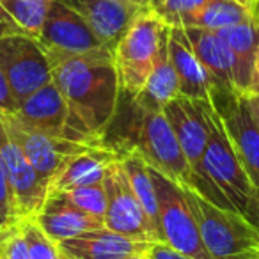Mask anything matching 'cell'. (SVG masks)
<instances>
[{"instance_id": "obj_1", "label": "cell", "mask_w": 259, "mask_h": 259, "mask_svg": "<svg viewBox=\"0 0 259 259\" xmlns=\"http://www.w3.org/2000/svg\"><path fill=\"white\" fill-rule=\"evenodd\" d=\"M47 52L52 69V82L68 103L75 122L93 141L105 144L119 101L121 87L114 64V52L93 54H59Z\"/></svg>"}, {"instance_id": "obj_2", "label": "cell", "mask_w": 259, "mask_h": 259, "mask_svg": "<svg viewBox=\"0 0 259 259\" xmlns=\"http://www.w3.org/2000/svg\"><path fill=\"white\" fill-rule=\"evenodd\" d=\"M122 100L126 103H119L126 108V119L115 141L108 142L107 148L117 155L135 153L149 167L165 174L180 187L192 188L194 170L163 112L142 108L130 98Z\"/></svg>"}, {"instance_id": "obj_3", "label": "cell", "mask_w": 259, "mask_h": 259, "mask_svg": "<svg viewBox=\"0 0 259 259\" xmlns=\"http://www.w3.org/2000/svg\"><path fill=\"white\" fill-rule=\"evenodd\" d=\"M211 259H259V234L243 215L222 209L192 188H183Z\"/></svg>"}, {"instance_id": "obj_4", "label": "cell", "mask_w": 259, "mask_h": 259, "mask_svg": "<svg viewBox=\"0 0 259 259\" xmlns=\"http://www.w3.org/2000/svg\"><path fill=\"white\" fill-rule=\"evenodd\" d=\"M165 23L146 9L114 48L121 96L134 100L142 93L158 55Z\"/></svg>"}, {"instance_id": "obj_5", "label": "cell", "mask_w": 259, "mask_h": 259, "mask_svg": "<svg viewBox=\"0 0 259 259\" xmlns=\"http://www.w3.org/2000/svg\"><path fill=\"white\" fill-rule=\"evenodd\" d=\"M149 170L158 197L160 231L163 243L194 259H211L204 247L197 220L185 197L183 187L153 167H149Z\"/></svg>"}, {"instance_id": "obj_6", "label": "cell", "mask_w": 259, "mask_h": 259, "mask_svg": "<svg viewBox=\"0 0 259 259\" xmlns=\"http://www.w3.org/2000/svg\"><path fill=\"white\" fill-rule=\"evenodd\" d=\"M204 117L208 124V141H206L202 165L211 180L219 185L238 213H243L248 194L252 190L250 180L245 174L240 160L233 149L224 122L211 101H202Z\"/></svg>"}, {"instance_id": "obj_7", "label": "cell", "mask_w": 259, "mask_h": 259, "mask_svg": "<svg viewBox=\"0 0 259 259\" xmlns=\"http://www.w3.org/2000/svg\"><path fill=\"white\" fill-rule=\"evenodd\" d=\"M0 69L18 103L52 80L47 52L29 34L0 37Z\"/></svg>"}, {"instance_id": "obj_8", "label": "cell", "mask_w": 259, "mask_h": 259, "mask_svg": "<svg viewBox=\"0 0 259 259\" xmlns=\"http://www.w3.org/2000/svg\"><path fill=\"white\" fill-rule=\"evenodd\" d=\"M103 183L107 190V211L103 217L105 227L132 240L158 243L155 229L130 185L121 158L114 160L108 165Z\"/></svg>"}, {"instance_id": "obj_9", "label": "cell", "mask_w": 259, "mask_h": 259, "mask_svg": "<svg viewBox=\"0 0 259 259\" xmlns=\"http://www.w3.org/2000/svg\"><path fill=\"white\" fill-rule=\"evenodd\" d=\"M211 103L222 119L234 153L252 187H259V130L250 114L247 98L234 91L213 89Z\"/></svg>"}, {"instance_id": "obj_10", "label": "cell", "mask_w": 259, "mask_h": 259, "mask_svg": "<svg viewBox=\"0 0 259 259\" xmlns=\"http://www.w3.org/2000/svg\"><path fill=\"white\" fill-rule=\"evenodd\" d=\"M4 121L8 134L20 146L23 155L30 162V165L36 169L43 181L52 180L55 172L68 162L69 158L87 151V149L100 148V146L83 144V142L68 141V139L54 137V135L43 134L30 126L23 124L15 114H0Z\"/></svg>"}, {"instance_id": "obj_11", "label": "cell", "mask_w": 259, "mask_h": 259, "mask_svg": "<svg viewBox=\"0 0 259 259\" xmlns=\"http://www.w3.org/2000/svg\"><path fill=\"white\" fill-rule=\"evenodd\" d=\"M0 158L6 169L16 222L32 219L47 201L48 185L47 181L41 180L20 146L8 134L2 117H0Z\"/></svg>"}, {"instance_id": "obj_12", "label": "cell", "mask_w": 259, "mask_h": 259, "mask_svg": "<svg viewBox=\"0 0 259 259\" xmlns=\"http://www.w3.org/2000/svg\"><path fill=\"white\" fill-rule=\"evenodd\" d=\"M15 115L23 124L30 126L37 132H43V134L91 146H105L93 141L89 135H85L80 130V126L73 119L64 96L52 80L47 85L30 94L29 98L20 101L18 112Z\"/></svg>"}, {"instance_id": "obj_13", "label": "cell", "mask_w": 259, "mask_h": 259, "mask_svg": "<svg viewBox=\"0 0 259 259\" xmlns=\"http://www.w3.org/2000/svg\"><path fill=\"white\" fill-rule=\"evenodd\" d=\"M37 39L45 50L59 52V54L80 55L110 50L93 32L85 20L61 0H52L47 20Z\"/></svg>"}, {"instance_id": "obj_14", "label": "cell", "mask_w": 259, "mask_h": 259, "mask_svg": "<svg viewBox=\"0 0 259 259\" xmlns=\"http://www.w3.org/2000/svg\"><path fill=\"white\" fill-rule=\"evenodd\" d=\"M76 11L93 32L114 52L132 23L148 8L126 4L121 0H61Z\"/></svg>"}, {"instance_id": "obj_15", "label": "cell", "mask_w": 259, "mask_h": 259, "mask_svg": "<svg viewBox=\"0 0 259 259\" xmlns=\"http://www.w3.org/2000/svg\"><path fill=\"white\" fill-rule=\"evenodd\" d=\"M32 220L55 245L89 231L105 227L103 220L76 208L61 194L48 195L43 208L32 217Z\"/></svg>"}, {"instance_id": "obj_16", "label": "cell", "mask_w": 259, "mask_h": 259, "mask_svg": "<svg viewBox=\"0 0 259 259\" xmlns=\"http://www.w3.org/2000/svg\"><path fill=\"white\" fill-rule=\"evenodd\" d=\"M167 47H169L170 62L180 82V96L195 101H211V91L215 89V83L204 66L199 62L181 27L169 29Z\"/></svg>"}, {"instance_id": "obj_17", "label": "cell", "mask_w": 259, "mask_h": 259, "mask_svg": "<svg viewBox=\"0 0 259 259\" xmlns=\"http://www.w3.org/2000/svg\"><path fill=\"white\" fill-rule=\"evenodd\" d=\"M151 245V241L132 240L101 227L61 241L57 247L71 259H126L139 252H148Z\"/></svg>"}, {"instance_id": "obj_18", "label": "cell", "mask_w": 259, "mask_h": 259, "mask_svg": "<svg viewBox=\"0 0 259 259\" xmlns=\"http://www.w3.org/2000/svg\"><path fill=\"white\" fill-rule=\"evenodd\" d=\"M117 158V153L107 146L87 149L73 156L48 181V195L61 194V192L85 187V185L101 183L105 181L108 165Z\"/></svg>"}, {"instance_id": "obj_19", "label": "cell", "mask_w": 259, "mask_h": 259, "mask_svg": "<svg viewBox=\"0 0 259 259\" xmlns=\"http://www.w3.org/2000/svg\"><path fill=\"white\" fill-rule=\"evenodd\" d=\"M194 54L209 73L215 89L236 91L234 85V57L227 43L217 32L201 27H183Z\"/></svg>"}, {"instance_id": "obj_20", "label": "cell", "mask_w": 259, "mask_h": 259, "mask_svg": "<svg viewBox=\"0 0 259 259\" xmlns=\"http://www.w3.org/2000/svg\"><path fill=\"white\" fill-rule=\"evenodd\" d=\"M169 29L167 25L163 30L162 43L158 48V55L155 59V64L149 73V78L146 82L142 93L134 101L142 108H149V110H162L170 100L180 96V82H178V75L174 71V66L169 57Z\"/></svg>"}, {"instance_id": "obj_21", "label": "cell", "mask_w": 259, "mask_h": 259, "mask_svg": "<svg viewBox=\"0 0 259 259\" xmlns=\"http://www.w3.org/2000/svg\"><path fill=\"white\" fill-rule=\"evenodd\" d=\"M227 43L234 57V85L240 94H245L250 85L255 57L259 52V27L254 22H245L240 25L217 30Z\"/></svg>"}, {"instance_id": "obj_22", "label": "cell", "mask_w": 259, "mask_h": 259, "mask_svg": "<svg viewBox=\"0 0 259 259\" xmlns=\"http://www.w3.org/2000/svg\"><path fill=\"white\" fill-rule=\"evenodd\" d=\"M119 158H121V163L124 167V172L130 180V185L134 188L139 202L142 204L153 229H155L156 240H158V243H163L162 231H160L158 197H156L155 183H153L149 165L135 153H124V155H119Z\"/></svg>"}, {"instance_id": "obj_23", "label": "cell", "mask_w": 259, "mask_h": 259, "mask_svg": "<svg viewBox=\"0 0 259 259\" xmlns=\"http://www.w3.org/2000/svg\"><path fill=\"white\" fill-rule=\"evenodd\" d=\"M250 20V9L241 0H208L194 16L185 22L183 27H201L217 32Z\"/></svg>"}, {"instance_id": "obj_24", "label": "cell", "mask_w": 259, "mask_h": 259, "mask_svg": "<svg viewBox=\"0 0 259 259\" xmlns=\"http://www.w3.org/2000/svg\"><path fill=\"white\" fill-rule=\"evenodd\" d=\"M0 4L8 9L15 22L29 36L37 39L47 20L52 0H0Z\"/></svg>"}, {"instance_id": "obj_25", "label": "cell", "mask_w": 259, "mask_h": 259, "mask_svg": "<svg viewBox=\"0 0 259 259\" xmlns=\"http://www.w3.org/2000/svg\"><path fill=\"white\" fill-rule=\"evenodd\" d=\"M208 0H149V11L169 27H183ZM250 6L248 0H241Z\"/></svg>"}, {"instance_id": "obj_26", "label": "cell", "mask_w": 259, "mask_h": 259, "mask_svg": "<svg viewBox=\"0 0 259 259\" xmlns=\"http://www.w3.org/2000/svg\"><path fill=\"white\" fill-rule=\"evenodd\" d=\"M61 195L66 201L75 204L76 208L83 209V211L91 213V215L103 220L105 211H107V190H105L103 181H101V183L85 185V187H78V188L61 192Z\"/></svg>"}, {"instance_id": "obj_27", "label": "cell", "mask_w": 259, "mask_h": 259, "mask_svg": "<svg viewBox=\"0 0 259 259\" xmlns=\"http://www.w3.org/2000/svg\"><path fill=\"white\" fill-rule=\"evenodd\" d=\"M20 231L29 247L30 259H59V248L43 231L37 227L32 219L18 220Z\"/></svg>"}, {"instance_id": "obj_28", "label": "cell", "mask_w": 259, "mask_h": 259, "mask_svg": "<svg viewBox=\"0 0 259 259\" xmlns=\"http://www.w3.org/2000/svg\"><path fill=\"white\" fill-rule=\"evenodd\" d=\"M0 259H30L18 222L0 227Z\"/></svg>"}, {"instance_id": "obj_29", "label": "cell", "mask_w": 259, "mask_h": 259, "mask_svg": "<svg viewBox=\"0 0 259 259\" xmlns=\"http://www.w3.org/2000/svg\"><path fill=\"white\" fill-rule=\"evenodd\" d=\"M15 222H16V217H15V209H13L11 192H9L4 163H2V158H0V227L11 226Z\"/></svg>"}, {"instance_id": "obj_30", "label": "cell", "mask_w": 259, "mask_h": 259, "mask_svg": "<svg viewBox=\"0 0 259 259\" xmlns=\"http://www.w3.org/2000/svg\"><path fill=\"white\" fill-rule=\"evenodd\" d=\"M18 112V101L13 94L8 78L0 69V114H16Z\"/></svg>"}, {"instance_id": "obj_31", "label": "cell", "mask_w": 259, "mask_h": 259, "mask_svg": "<svg viewBox=\"0 0 259 259\" xmlns=\"http://www.w3.org/2000/svg\"><path fill=\"white\" fill-rule=\"evenodd\" d=\"M243 219L257 231L259 234V187H252L250 194H248L247 204H245L243 209Z\"/></svg>"}, {"instance_id": "obj_32", "label": "cell", "mask_w": 259, "mask_h": 259, "mask_svg": "<svg viewBox=\"0 0 259 259\" xmlns=\"http://www.w3.org/2000/svg\"><path fill=\"white\" fill-rule=\"evenodd\" d=\"M13 34H27V32L15 22V18L9 15L8 9L0 4V37L13 36Z\"/></svg>"}, {"instance_id": "obj_33", "label": "cell", "mask_w": 259, "mask_h": 259, "mask_svg": "<svg viewBox=\"0 0 259 259\" xmlns=\"http://www.w3.org/2000/svg\"><path fill=\"white\" fill-rule=\"evenodd\" d=\"M149 255H151V259H194L190 255H185L181 252L174 250L172 247L165 243H153L151 248H149Z\"/></svg>"}, {"instance_id": "obj_34", "label": "cell", "mask_w": 259, "mask_h": 259, "mask_svg": "<svg viewBox=\"0 0 259 259\" xmlns=\"http://www.w3.org/2000/svg\"><path fill=\"white\" fill-rule=\"evenodd\" d=\"M245 94H259V52H257V57H255V64H254V71H252L250 85H248V91Z\"/></svg>"}, {"instance_id": "obj_35", "label": "cell", "mask_w": 259, "mask_h": 259, "mask_svg": "<svg viewBox=\"0 0 259 259\" xmlns=\"http://www.w3.org/2000/svg\"><path fill=\"white\" fill-rule=\"evenodd\" d=\"M248 9H250V18H252V22H254L255 25L259 27V0H252L250 6H248Z\"/></svg>"}, {"instance_id": "obj_36", "label": "cell", "mask_w": 259, "mask_h": 259, "mask_svg": "<svg viewBox=\"0 0 259 259\" xmlns=\"http://www.w3.org/2000/svg\"><path fill=\"white\" fill-rule=\"evenodd\" d=\"M243 96H245V94H243ZM245 98H247V96H245ZM247 103H248V108H250V114H252V117H254L255 126H257V130H259V108L255 107V105L252 103V101L248 100V98H247Z\"/></svg>"}, {"instance_id": "obj_37", "label": "cell", "mask_w": 259, "mask_h": 259, "mask_svg": "<svg viewBox=\"0 0 259 259\" xmlns=\"http://www.w3.org/2000/svg\"><path fill=\"white\" fill-rule=\"evenodd\" d=\"M126 4H134V6H141V8H148L149 9V0H121Z\"/></svg>"}, {"instance_id": "obj_38", "label": "cell", "mask_w": 259, "mask_h": 259, "mask_svg": "<svg viewBox=\"0 0 259 259\" xmlns=\"http://www.w3.org/2000/svg\"><path fill=\"white\" fill-rule=\"evenodd\" d=\"M126 259H151V255H149V250H148V252H139V254L130 255V257H126Z\"/></svg>"}, {"instance_id": "obj_39", "label": "cell", "mask_w": 259, "mask_h": 259, "mask_svg": "<svg viewBox=\"0 0 259 259\" xmlns=\"http://www.w3.org/2000/svg\"><path fill=\"white\" fill-rule=\"evenodd\" d=\"M245 96H247V98H248V100H250V101H252V103H254V105H255V107H257V108H259V94H245Z\"/></svg>"}, {"instance_id": "obj_40", "label": "cell", "mask_w": 259, "mask_h": 259, "mask_svg": "<svg viewBox=\"0 0 259 259\" xmlns=\"http://www.w3.org/2000/svg\"><path fill=\"white\" fill-rule=\"evenodd\" d=\"M61 254H62V252H61ZM62 255H64V254H62ZM64 259H71V257H68V255H64Z\"/></svg>"}, {"instance_id": "obj_41", "label": "cell", "mask_w": 259, "mask_h": 259, "mask_svg": "<svg viewBox=\"0 0 259 259\" xmlns=\"http://www.w3.org/2000/svg\"><path fill=\"white\" fill-rule=\"evenodd\" d=\"M248 2H252V0H248Z\"/></svg>"}]
</instances>
